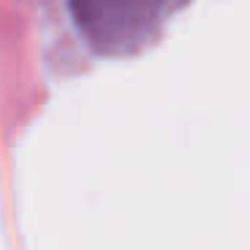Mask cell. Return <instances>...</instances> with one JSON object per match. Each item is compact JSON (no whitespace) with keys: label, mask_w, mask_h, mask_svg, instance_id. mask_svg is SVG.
<instances>
[{"label":"cell","mask_w":250,"mask_h":250,"mask_svg":"<svg viewBox=\"0 0 250 250\" xmlns=\"http://www.w3.org/2000/svg\"><path fill=\"white\" fill-rule=\"evenodd\" d=\"M180 0H73L83 33L100 49L137 46Z\"/></svg>","instance_id":"1"}]
</instances>
